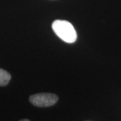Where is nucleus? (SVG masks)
<instances>
[{"mask_svg":"<svg viewBox=\"0 0 121 121\" xmlns=\"http://www.w3.org/2000/svg\"><path fill=\"white\" fill-rule=\"evenodd\" d=\"M53 31L61 40L67 43H73L77 39V32L73 25L65 20H57L52 24Z\"/></svg>","mask_w":121,"mask_h":121,"instance_id":"1","label":"nucleus"},{"mask_svg":"<svg viewBox=\"0 0 121 121\" xmlns=\"http://www.w3.org/2000/svg\"><path fill=\"white\" fill-rule=\"evenodd\" d=\"M58 96L54 94L40 93L32 95L30 97V102L35 106L48 107L55 104L58 101Z\"/></svg>","mask_w":121,"mask_h":121,"instance_id":"2","label":"nucleus"},{"mask_svg":"<svg viewBox=\"0 0 121 121\" xmlns=\"http://www.w3.org/2000/svg\"><path fill=\"white\" fill-rule=\"evenodd\" d=\"M11 79V75L8 71L0 69V86H5Z\"/></svg>","mask_w":121,"mask_h":121,"instance_id":"3","label":"nucleus"},{"mask_svg":"<svg viewBox=\"0 0 121 121\" xmlns=\"http://www.w3.org/2000/svg\"><path fill=\"white\" fill-rule=\"evenodd\" d=\"M20 121H30L28 120V119H22V120H20Z\"/></svg>","mask_w":121,"mask_h":121,"instance_id":"4","label":"nucleus"}]
</instances>
